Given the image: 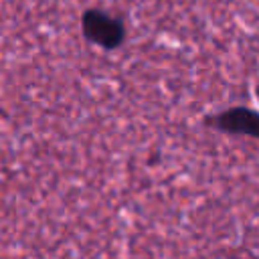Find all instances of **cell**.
Listing matches in <instances>:
<instances>
[{
  "label": "cell",
  "instance_id": "6da1fadb",
  "mask_svg": "<svg viewBox=\"0 0 259 259\" xmlns=\"http://www.w3.org/2000/svg\"><path fill=\"white\" fill-rule=\"evenodd\" d=\"M83 32L89 40L105 49H115L123 40L121 22L101 10H87L83 14Z\"/></svg>",
  "mask_w": 259,
  "mask_h": 259
},
{
  "label": "cell",
  "instance_id": "7a4b0ae2",
  "mask_svg": "<svg viewBox=\"0 0 259 259\" xmlns=\"http://www.w3.org/2000/svg\"><path fill=\"white\" fill-rule=\"evenodd\" d=\"M217 125L223 132L245 134V136L259 138V113L257 111H251V109H245V107L227 109L225 113L219 115Z\"/></svg>",
  "mask_w": 259,
  "mask_h": 259
},
{
  "label": "cell",
  "instance_id": "3957f363",
  "mask_svg": "<svg viewBox=\"0 0 259 259\" xmlns=\"http://www.w3.org/2000/svg\"><path fill=\"white\" fill-rule=\"evenodd\" d=\"M257 95H259V87H257Z\"/></svg>",
  "mask_w": 259,
  "mask_h": 259
}]
</instances>
